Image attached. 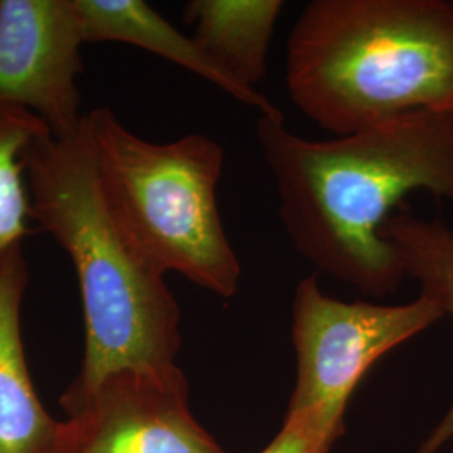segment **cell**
<instances>
[{"instance_id": "obj_9", "label": "cell", "mask_w": 453, "mask_h": 453, "mask_svg": "<svg viewBox=\"0 0 453 453\" xmlns=\"http://www.w3.org/2000/svg\"><path fill=\"white\" fill-rule=\"evenodd\" d=\"M84 42H125L192 71L260 116L286 119L257 89L245 88L195 42L142 0H73Z\"/></svg>"}, {"instance_id": "obj_3", "label": "cell", "mask_w": 453, "mask_h": 453, "mask_svg": "<svg viewBox=\"0 0 453 453\" xmlns=\"http://www.w3.org/2000/svg\"><path fill=\"white\" fill-rule=\"evenodd\" d=\"M292 104L329 133L453 113V2L314 0L288 39Z\"/></svg>"}, {"instance_id": "obj_2", "label": "cell", "mask_w": 453, "mask_h": 453, "mask_svg": "<svg viewBox=\"0 0 453 453\" xmlns=\"http://www.w3.org/2000/svg\"><path fill=\"white\" fill-rule=\"evenodd\" d=\"M24 165L31 217L67 252L81 289L86 349L63 406L80 403L116 374L175 366L181 346L177 299L108 209L84 123L73 136L34 142Z\"/></svg>"}, {"instance_id": "obj_7", "label": "cell", "mask_w": 453, "mask_h": 453, "mask_svg": "<svg viewBox=\"0 0 453 453\" xmlns=\"http://www.w3.org/2000/svg\"><path fill=\"white\" fill-rule=\"evenodd\" d=\"M82 44L73 0H0V104L37 114L56 138L76 134Z\"/></svg>"}, {"instance_id": "obj_8", "label": "cell", "mask_w": 453, "mask_h": 453, "mask_svg": "<svg viewBox=\"0 0 453 453\" xmlns=\"http://www.w3.org/2000/svg\"><path fill=\"white\" fill-rule=\"evenodd\" d=\"M27 279L22 245L0 252V453H56L61 421L34 389L20 338Z\"/></svg>"}, {"instance_id": "obj_5", "label": "cell", "mask_w": 453, "mask_h": 453, "mask_svg": "<svg viewBox=\"0 0 453 453\" xmlns=\"http://www.w3.org/2000/svg\"><path fill=\"white\" fill-rule=\"evenodd\" d=\"M432 299L383 306L327 296L316 274L299 280L292 304L296 387L289 410H309L341 435L353 391L372 365L443 318Z\"/></svg>"}, {"instance_id": "obj_10", "label": "cell", "mask_w": 453, "mask_h": 453, "mask_svg": "<svg viewBox=\"0 0 453 453\" xmlns=\"http://www.w3.org/2000/svg\"><path fill=\"white\" fill-rule=\"evenodd\" d=\"M282 0H192L183 17L195 27V42L245 88L257 89Z\"/></svg>"}, {"instance_id": "obj_6", "label": "cell", "mask_w": 453, "mask_h": 453, "mask_svg": "<svg viewBox=\"0 0 453 453\" xmlns=\"http://www.w3.org/2000/svg\"><path fill=\"white\" fill-rule=\"evenodd\" d=\"M65 410L56 453H226L195 420L177 365L116 374Z\"/></svg>"}, {"instance_id": "obj_1", "label": "cell", "mask_w": 453, "mask_h": 453, "mask_svg": "<svg viewBox=\"0 0 453 453\" xmlns=\"http://www.w3.org/2000/svg\"><path fill=\"white\" fill-rule=\"evenodd\" d=\"M256 134L296 250L366 296L396 291L405 274L380 230L406 195L453 202V113L408 111L333 140L260 116Z\"/></svg>"}, {"instance_id": "obj_11", "label": "cell", "mask_w": 453, "mask_h": 453, "mask_svg": "<svg viewBox=\"0 0 453 453\" xmlns=\"http://www.w3.org/2000/svg\"><path fill=\"white\" fill-rule=\"evenodd\" d=\"M402 209L383 224L380 235L393 247L405 277L417 280L420 294L453 318V228ZM452 438L453 403L415 453H438Z\"/></svg>"}, {"instance_id": "obj_13", "label": "cell", "mask_w": 453, "mask_h": 453, "mask_svg": "<svg viewBox=\"0 0 453 453\" xmlns=\"http://www.w3.org/2000/svg\"><path fill=\"white\" fill-rule=\"evenodd\" d=\"M341 435L327 430L309 410H289L274 440L260 453H327Z\"/></svg>"}, {"instance_id": "obj_12", "label": "cell", "mask_w": 453, "mask_h": 453, "mask_svg": "<svg viewBox=\"0 0 453 453\" xmlns=\"http://www.w3.org/2000/svg\"><path fill=\"white\" fill-rule=\"evenodd\" d=\"M49 134L46 121L37 114L16 104H0V252L22 245L33 232L24 157L34 142Z\"/></svg>"}, {"instance_id": "obj_4", "label": "cell", "mask_w": 453, "mask_h": 453, "mask_svg": "<svg viewBox=\"0 0 453 453\" xmlns=\"http://www.w3.org/2000/svg\"><path fill=\"white\" fill-rule=\"evenodd\" d=\"M82 123L101 195L138 256L160 274L173 271L224 299L235 296L242 267L217 202L222 146L203 134L148 142L110 108Z\"/></svg>"}]
</instances>
